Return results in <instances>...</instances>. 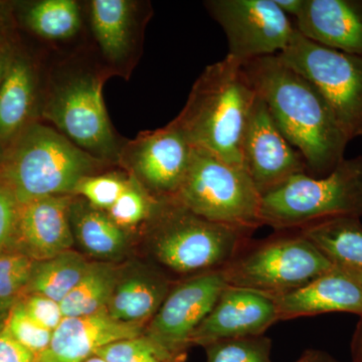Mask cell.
<instances>
[{
  "label": "cell",
  "mask_w": 362,
  "mask_h": 362,
  "mask_svg": "<svg viewBox=\"0 0 362 362\" xmlns=\"http://www.w3.org/2000/svg\"><path fill=\"white\" fill-rule=\"evenodd\" d=\"M243 66L278 127L303 156L309 175H329L345 158L350 140L322 94L278 56Z\"/></svg>",
  "instance_id": "6da1fadb"
},
{
  "label": "cell",
  "mask_w": 362,
  "mask_h": 362,
  "mask_svg": "<svg viewBox=\"0 0 362 362\" xmlns=\"http://www.w3.org/2000/svg\"><path fill=\"white\" fill-rule=\"evenodd\" d=\"M257 92L242 64L226 56L195 81L175 121L197 148L242 166V146Z\"/></svg>",
  "instance_id": "7a4b0ae2"
},
{
  "label": "cell",
  "mask_w": 362,
  "mask_h": 362,
  "mask_svg": "<svg viewBox=\"0 0 362 362\" xmlns=\"http://www.w3.org/2000/svg\"><path fill=\"white\" fill-rule=\"evenodd\" d=\"M106 162L78 148L58 130L33 121L7 147L0 177L18 204L71 195L78 181L97 175Z\"/></svg>",
  "instance_id": "3957f363"
},
{
  "label": "cell",
  "mask_w": 362,
  "mask_h": 362,
  "mask_svg": "<svg viewBox=\"0 0 362 362\" xmlns=\"http://www.w3.org/2000/svg\"><path fill=\"white\" fill-rule=\"evenodd\" d=\"M149 223L152 257L182 280L223 271L254 233L207 221L175 199L162 201Z\"/></svg>",
  "instance_id": "277c9868"
},
{
  "label": "cell",
  "mask_w": 362,
  "mask_h": 362,
  "mask_svg": "<svg viewBox=\"0 0 362 362\" xmlns=\"http://www.w3.org/2000/svg\"><path fill=\"white\" fill-rule=\"evenodd\" d=\"M362 216V156L344 158L329 175L301 173L262 195V226L299 230L337 218Z\"/></svg>",
  "instance_id": "5b68a950"
},
{
  "label": "cell",
  "mask_w": 362,
  "mask_h": 362,
  "mask_svg": "<svg viewBox=\"0 0 362 362\" xmlns=\"http://www.w3.org/2000/svg\"><path fill=\"white\" fill-rule=\"evenodd\" d=\"M333 268L301 230H281L265 240H250L223 273L228 286L278 298Z\"/></svg>",
  "instance_id": "8992f818"
},
{
  "label": "cell",
  "mask_w": 362,
  "mask_h": 362,
  "mask_svg": "<svg viewBox=\"0 0 362 362\" xmlns=\"http://www.w3.org/2000/svg\"><path fill=\"white\" fill-rule=\"evenodd\" d=\"M176 202L214 223L255 232L262 226V195L242 166L194 147Z\"/></svg>",
  "instance_id": "52a82bcc"
},
{
  "label": "cell",
  "mask_w": 362,
  "mask_h": 362,
  "mask_svg": "<svg viewBox=\"0 0 362 362\" xmlns=\"http://www.w3.org/2000/svg\"><path fill=\"white\" fill-rule=\"evenodd\" d=\"M105 76L71 71L52 85L42 116L78 148L106 163H118L123 145L109 119L103 98Z\"/></svg>",
  "instance_id": "ba28073f"
},
{
  "label": "cell",
  "mask_w": 362,
  "mask_h": 362,
  "mask_svg": "<svg viewBox=\"0 0 362 362\" xmlns=\"http://www.w3.org/2000/svg\"><path fill=\"white\" fill-rule=\"evenodd\" d=\"M279 58L315 86L350 141L362 137V57L307 40L296 30Z\"/></svg>",
  "instance_id": "9c48e42d"
},
{
  "label": "cell",
  "mask_w": 362,
  "mask_h": 362,
  "mask_svg": "<svg viewBox=\"0 0 362 362\" xmlns=\"http://www.w3.org/2000/svg\"><path fill=\"white\" fill-rule=\"evenodd\" d=\"M204 6L225 33L226 56L242 65L278 56L296 33L294 21L275 0H209Z\"/></svg>",
  "instance_id": "30bf717a"
},
{
  "label": "cell",
  "mask_w": 362,
  "mask_h": 362,
  "mask_svg": "<svg viewBox=\"0 0 362 362\" xmlns=\"http://www.w3.org/2000/svg\"><path fill=\"white\" fill-rule=\"evenodd\" d=\"M194 145L175 120L124 143L118 163L157 201L175 199L189 168Z\"/></svg>",
  "instance_id": "8fae6325"
},
{
  "label": "cell",
  "mask_w": 362,
  "mask_h": 362,
  "mask_svg": "<svg viewBox=\"0 0 362 362\" xmlns=\"http://www.w3.org/2000/svg\"><path fill=\"white\" fill-rule=\"evenodd\" d=\"M228 286L223 271L176 283L150 321L147 335L175 354L189 344L192 334Z\"/></svg>",
  "instance_id": "7c38bea8"
},
{
  "label": "cell",
  "mask_w": 362,
  "mask_h": 362,
  "mask_svg": "<svg viewBox=\"0 0 362 362\" xmlns=\"http://www.w3.org/2000/svg\"><path fill=\"white\" fill-rule=\"evenodd\" d=\"M242 158L244 168L261 195L293 176L308 173L303 156L288 141L259 96L245 132Z\"/></svg>",
  "instance_id": "4fadbf2b"
},
{
  "label": "cell",
  "mask_w": 362,
  "mask_h": 362,
  "mask_svg": "<svg viewBox=\"0 0 362 362\" xmlns=\"http://www.w3.org/2000/svg\"><path fill=\"white\" fill-rule=\"evenodd\" d=\"M277 321V305L273 298L228 286L192 334L189 344L206 346L221 340L264 335Z\"/></svg>",
  "instance_id": "5bb4252c"
},
{
  "label": "cell",
  "mask_w": 362,
  "mask_h": 362,
  "mask_svg": "<svg viewBox=\"0 0 362 362\" xmlns=\"http://www.w3.org/2000/svg\"><path fill=\"white\" fill-rule=\"evenodd\" d=\"M71 199L73 195H56L20 204L11 247L35 262L71 250L75 240L70 221Z\"/></svg>",
  "instance_id": "9a60e30c"
},
{
  "label": "cell",
  "mask_w": 362,
  "mask_h": 362,
  "mask_svg": "<svg viewBox=\"0 0 362 362\" xmlns=\"http://www.w3.org/2000/svg\"><path fill=\"white\" fill-rule=\"evenodd\" d=\"M142 334L143 325L115 320L107 309L92 315L65 317L37 362H84L110 343Z\"/></svg>",
  "instance_id": "2e32d148"
},
{
  "label": "cell",
  "mask_w": 362,
  "mask_h": 362,
  "mask_svg": "<svg viewBox=\"0 0 362 362\" xmlns=\"http://www.w3.org/2000/svg\"><path fill=\"white\" fill-rule=\"evenodd\" d=\"M294 25L315 44L362 57V0H304Z\"/></svg>",
  "instance_id": "e0dca14e"
},
{
  "label": "cell",
  "mask_w": 362,
  "mask_h": 362,
  "mask_svg": "<svg viewBox=\"0 0 362 362\" xmlns=\"http://www.w3.org/2000/svg\"><path fill=\"white\" fill-rule=\"evenodd\" d=\"M273 299L277 305L279 321L334 312L362 316V288L356 279L337 266L303 287Z\"/></svg>",
  "instance_id": "ac0fdd59"
},
{
  "label": "cell",
  "mask_w": 362,
  "mask_h": 362,
  "mask_svg": "<svg viewBox=\"0 0 362 362\" xmlns=\"http://www.w3.org/2000/svg\"><path fill=\"white\" fill-rule=\"evenodd\" d=\"M144 6L130 0H93L89 4L90 30L106 61L123 68L135 54L144 26Z\"/></svg>",
  "instance_id": "d6986e66"
},
{
  "label": "cell",
  "mask_w": 362,
  "mask_h": 362,
  "mask_svg": "<svg viewBox=\"0 0 362 362\" xmlns=\"http://www.w3.org/2000/svg\"><path fill=\"white\" fill-rule=\"evenodd\" d=\"M171 287L162 272L148 267L120 271L107 312L115 320L144 326L159 310Z\"/></svg>",
  "instance_id": "ffe728a7"
},
{
  "label": "cell",
  "mask_w": 362,
  "mask_h": 362,
  "mask_svg": "<svg viewBox=\"0 0 362 362\" xmlns=\"http://www.w3.org/2000/svg\"><path fill=\"white\" fill-rule=\"evenodd\" d=\"M37 105V76L28 59L13 54L0 84V143L7 149L33 122Z\"/></svg>",
  "instance_id": "44dd1931"
},
{
  "label": "cell",
  "mask_w": 362,
  "mask_h": 362,
  "mask_svg": "<svg viewBox=\"0 0 362 362\" xmlns=\"http://www.w3.org/2000/svg\"><path fill=\"white\" fill-rule=\"evenodd\" d=\"M74 239L92 256L109 259L120 256L127 246L125 230L117 226L107 211L74 197L70 206Z\"/></svg>",
  "instance_id": "7402d4cb"
},
{
  "label": "cell",
  "mask_w": 362,
  "mask_h": 362,
  "mask_svg": "<svg viewBox=\"0 0 362 362\" xmlns=\"http://www.w3.org/2000/svg\"><path fill=\"white\" fill-rule=\"evenodd\" d=\"M334 266L362 269V223L358 218H337L302 228Z\"/></svg>",
  "instance_id": "603a6c76"
},
{
  "label": "cell",
  "mask_w": 362,
  "mask_h": 362,
  "mask_svg": "<svg viewBox=\"0 0 362 362\" xmlns=\"http://www.w3.org/2000/svg\"><path fill=\"white\" fill-rule=\"evenodd\" d=\"M87 259L75 251L35 262L25 294H39L61 303L80 283L89 268Z\"/></svg>",
  "instance_id": "cb8c5ba5"
},
{
  "label": "cell",
  "mask_w": 362,
  "mask_h": 362,
  "mask_svg": "<svg viewBox=\"0 0 362 362\" xmlns=\"http://www.w3.org/2000/svg\"><path fill=\"white\" fill-rule=\"evenodd\" d=\"M23 21L30 32L42 39L66 40L81 30L82 13L74 0H40L26 4Z\"/></svg>",
  "instance_id": "d4e9b609"
},
{
  "label": "cell",
  "mask_w": 362,
  "mask_h": 362,
  "mask_svg": "<svg viewBox=\"0 0 362 362\" xmlns=\"http://www.w3.org/2000/svg\"><path fill=\"white\" fill-rule=\"evenodd\" d=\"M119 272L120 270L111 264L90 263L80 283L59 303L64 316H87L105 310L115 287Z\"/></svg>",
  "instance_id": "484cf974"
},
{
  "label": "cell",
  "mask_w": 362,
  "mask_h": 362,
  "mask_svg": "<svg viewBox=\"0 0 362 362\" xmlns=\"http://www.w3.org/2000/svg\"><path fill=\"white\" fill-rule=\"evenodd\" d=\"M161 202L154 199L130 176L129 185L107 214L125 230L151 220Z\"/></svg>",
  "instance_id": "4316f807"
},
{
  "label": "cell",
  "mask_w": 362,
  "mask_h": 362,
  "mask_svg": "<svg viewBox=\"0 0 362 362\" xmlns=\"http://www.w3.org/2000/svg\"><path fill=\"white\" fill-rule=\"evenodd\" d=\"M35 261L8 247L0 252V304L11 307L25 294Z\"/></svg>",
  "instance_id": "83f0119b"
},
{
  "label": "cell",
  "mask_w": 362,
  "mask_h": 362,
  "mask_svg": "<svg viewBox=\"0 0 362 362\" xmlns=\"http://www.w3.org/2000/svg\"><path fill=\"white\" fill-rule=\"evenodd\" d=\"M95 356L107 362H173L175 354L148 335L126 338L102 347Z\"/></svg>",
  "instance_id": "f1b7e54d"
},
{
  "label": "cell",
  "mask_w": 362,
  "mask_h": 362,
  "mask_svg": "<svg viewBox=\"0 0 362 362\" xmlns=\"http://www.w3.org/2000/svg\"><path fill=\"white\" fill-rule=\"evenodd\" d=\"M271 347L265 335L221 340L206 345V362H272Z\"/></svg>",
  "instance_id": "f546056e"
},
{
  "label": "cell",
  "mask_w": 362,
  "mask_h": 362,
  "mask_svg": "<svg viewBox=\"0 0 362 362\" xmlns=\"http://www.w3.org/2000/svg\"><path fill=\"white\" fill-rule=\"evenodd\" d=\"M130 176L119 173H103L85 176L74 189V197H81L90 206L109 211L129 185Z\"/></svg>",
  "instance_id": "4dcf8cb0"
},
{
  "label": "cell",
  "mask_w": 362,
  "mask_h": 362,
  "mask_svg": "<svg viewBox=\"0 0 362 362\" xmlns=\"http://www.w3.org/2000/svg\"><path fill=\"white\" fill-rule=\"evenodd\" d=\"M4 327L16 341L37 357L51 343L52 331L35 322L25 311L21 300L16 301L9 310Z\"/></svg>",
  "instance_id": "1f68e13d"
},
{
  "label": "cell",
  "mask_w": 362,
  "mask_h": 362,
  "mask_svg": "<svg viewBox=\"0 0 362 362\" xmlns=\"http://www.w3.org/2000/svg\"><path fill=\"white\" fill-rule=\"evenodd\" d=\"M20 300L28 315L52 332L65 318L61 304L49 298L39 294H25Z\"/></svg>",
  "instance_id": "d6a6232c"
},
{
  "label": "cell",
  "mask_w": 362,
  "mask_h": 362,
  "mask_svg": "<svg viewBox=\"0 0 362 362\" xmlns=\"http://www.w3.org/2000/svg\"><path fill=\"white\" fill-rule=\"evenodd\" d=\"M20 204L11 187L0 177V252L11 247Z\"/></svg>",
  "instance_id": "836d02e7"
},
{
  "label": "cell",
  "mask_w": 362,
  "mask_h": 362,
  "mask_svg": "<svg viewBox=\"0 0 362 362\" xmlns=\"http://www.w3.org/2000/svg\"><path fill=\"white\" fill-rule=\"evenodd\" d=\"M0 362H37V357L16 341L4 327L0 331Z\"/></svg>",
  "instance_id": "e575fe53"
},
{
  "label": "cell",
  "mask_w": 362,
  "mask_h": 362,
  "mask_svg": "<svg viewBox=\"0 0 362 362\" xmlns=\"http://www.w3.org/2000/svg\"><path fill=\"white\" fill-rule=\"evenodd\" d=\"M278 6L282 9L286 16H289L291 20H295L299 16L304 0H275Z\"/></svg>",
  "instance_id": "d590c367"
},
{
  "label": "cell",
  "mask_w": 362,
  "mask_h": 362,
  "mask_svg": "<svg viewBox=\"0 0 362 362\" xmlns=\"http://www.w3.org/2000/svg\"><path fill=\"white\" fill-rule=\"evenodd\" d=\"M352 362H362V316L357 323L351 343Z\"/></svg>",
  "instance_id": "8d00e7d4"
},
{
  "label": "cell",
  "mask_w": 362,
  "mask_h": 362,
  "mask_svg": "<svg viewBox=\"0 0 362 362\" xmlns=\"http://www.w3.org/2000/svg\"><path fill=\"white\" fill-rule=\"evenodd\" d=\"M295 362H339L333 358L326 352L319 351V350H307L299 359Z\"/></svg>",
  "instance_id": "74e56055"
},
{
  "label": "cell",
  "mask_w": 362,
  "mask_h": 362,
  "mask_svg": "<svg viewBox=\"0 0 362 362\" xmlns=\"http://www.w3.org/2000/svg\"><path fill=\"white\" fill-rule=\"evenodd\" d=\"M13 56V52L6 45H0V84H1L4 76H6Z\"/></svg>",
  "instance_id": "f35d334b"
},
{
  "label": "cell",
  "mask_w": 362,
  "mask_h": 362,
  "mask_svg": "<svg viewBox=\"0 0 362 362\" xmlns=\"http://www.w3.org/2000/svg\"><path fill=\"white\" fill-rule=\"evenodd\" d=\"M342 268V267H340ZM352 278L356 279V282L362 288V269L343 268Z\"/></svg>",
  "instance_id": "ab89813d"
},
{
  "label": "cell",
  "mask_w": 362,
  "mask_h": 362,
  "mask_svg": "<svg viewBox=\"0 0 362 362\" xmlns=\"http://www.w3.org/2000/svg\"><path fill=\"white\" fill-rule=\"evenodd\" d=\"M11 307L0 304V331L4 329V326H6L7 315H8V312L11 310Z\"/></svg>",
  "instance_id": "60d3db41"
},
{
  "label": "cell",
  "mask_w": 362,
  "mask_h": 362,
  "mask_svg": "<svg viewBox=\"0 0 362 362\" xmlns=\"http://www.w3.org/2000/svg\"><path fill=\"white\" fill-rule=\"evenodd\" d=\"M6 148L0 143V169L4 164V158H6Z\"/></svg>",
  "instance_id": "b9f144b4"
},
{
  "label": "cell",
  "mask_w": 362,
  "mask_h": 362,
  "mask_svg": "<svg viewBox=\"0 0 362 362\" xmlns=\"http://www.w3.org/2000/svg\"><path fill=\"white\" fill-rule=\"evenodd\" d=\"M84 362H107L106 361H104L103 358H101V357L94 356L92 357H90V358H88L87 361Z\"/></svg>",
  "instance_id": "7bdbcfd3"
},
{
  "label": "cell",
  "mask_w": 362,
  "mask_h": 362,
  "mask_svg": "<svg viewBox=\"0 0 362 362\" xmlns=\"http://www.w3.org/2000/svg\"><path fill=\"white\" fill-rule=\"evenodd\" d=\"M2 40H4V25H2V18L0 16V45H4L2 44Z\"/></svg>",
  "instance_id": "ee69618b"
}]
</instances>
